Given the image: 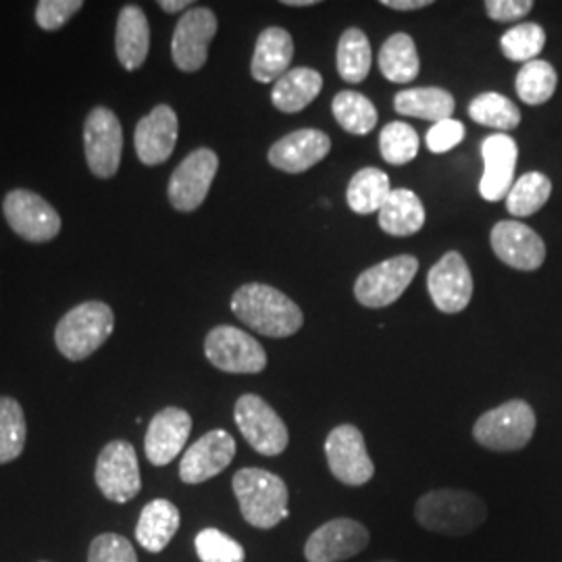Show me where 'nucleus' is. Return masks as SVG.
Returning <instances> with one entry per match:
<instances>
[{
	"instance_id": "2f4dec72",
	"label": "nucleus",
	"mask_w": 562,
	"mask_h": 562,
	"mask_svg": "<svg viewBox=\"0 0 562 562\" xmlns=\"http://www.w3.org/2000/svg\"><path fill=\"white\" fill-rule=\"evenodd\" d=\"M334 117L352 136H367L378 125L375 104L352 90H341L331 102Z\"/></svg>"
},
{
	"instance_id": "f3484780",
	"label": "nucleus",
	"mask_w": 562,
	"mask_h": 562,
	"mask_svg": "<svg viewBox=\"0 0 562 562\" xmlns=\"http://www.w3.org/2000/svg\"><path fill=\"white\" fill-rule=\"evenodd\" d=\"M429 296L442 313L454 315L469 306L473 299V276L461 252H446L440 261L429 269L427 276Z\"/></svg>"
},
{
	"instance_id": "cd10ccee",
	"label": "nucleus",
	"mask_w": 562,
	"mask_h": 562,
	"mask_svg": "<svg viewBox=\"0 0 562 562\" xmlns=\"http://www.w3.org/2000/svg\"><path fill=\"white\" fill-rule=\"evenodd\" d=\"M457 101L454 97L443 88H408L402 90L394 99V109L406 115L438 123L450 120L454 113Z\"/></svg>"
},
{
	"instance_id": "412c9836",
	"label": "nucleus",
	"mask_w": 562,
	"mask_h": 562,
	"mask_svg": "<svg viewBox=\"0 0 562 562\" xmlns=\"http://www.w3.org/2000/svg\"><path fill=\"white\" fill-rule=\"evenodd\" d=\"M494 255L508 267L519 271H536L546 259V244L529 225L521 222H501L492 234Z\"/></svg>"
},
{
	"instance_id": "f704fd0d",
	"label": "nucleus",
	"mask_w": 562,
	"mask_h": 562,
	"mask_svg": "<svg viewBox=\"0 0 562 562\" xmlns=\"http://www.w3.org/2000/svg\"><path fill=\"white\" fill-rule=\"evenodd\" d=\"M469 117L501 132L515 130L521 123V111L515 102L498 92H483L469 102Z\"/></svg>"
},
{
	"instance_id": "a18cd8bd",
	"label": "nucleus",
	"mask_w": 562,
	"mask_h": 562,
	"mask_svg": "<svg viewBox=\"0 0 562 562\" xmlns=\"http://www.w3.org/2000/svg\"><path fill=\"white\" fill-rule=\"evenodd\" d=\"M159 7L165 13H181V11L186 13L188 9L194 7V2H190V0H161Z\"/></svg>"
},
{
	"instance_id": "20e7f679",
	"label": "nucleus",
	"mask_w": 562,
	"mask_h": 562,
	"mask_svg": "<svg viewBox=\"0 0 562 562\" xmlns=\"http://www.w3.org/2000/svg\"><path fill=\"white\" fill-rule=\"evenodd\" d=\"M232 487L240 504L241 517L248 525L257 529H273L288 519L290 492L280 475L248 467L234 475Z\"/></svg>"
},
{
	"instance_id": "0eeeda50",
	"label": "nucleus",
	"mask_w": 562,
	"mask_h": 562,
	"mask_svg": "<svg viewBox=\"0 0 562 562\" xmlns=\"http://www.w3.org/2000/svg\"><path fill=\"white\" fill-rule=\"evenodd\" d=\"M204 355L223 373L257 375L267 367V352L240 327L217 325L204 338Z\"/></svg>"
},
{
	"instance_id": "6ab92c4d",
	"label": "nucleus",
	"mask_w": 562,
	"mask_h": 562,
	"mask_svg": "<svg viewBox=\"0 0 562 562\" xmlns=\"http://www.w3.org/2000/svg\"><path fill=\"white\" fill-rule=\"evenodd\" d=\"M192 431V417L178 406H167L159 411L146 429L144 452L155 467H165L176 461Z\"/></svg>"
},
{
	"instance_id": "c9c22d12",
	"label": "nucleus",
	"mask_w": 562,
	"mask_h": 562,
	"mask_svg": "<svg viewBox=\"0 0 562 562\" xmlns=\"http://www.w3.org/2000/svg\"><path fill=\"white\" fill-rule=\"evenodd\" d=\"M559 76L550 63L542 59L525 63L517 74V94L525 104H543L550 101L557 92Z\"/></svg>"
},
{
	"instance_id": "aec40b11",
	"label": "nucleus",
	"mask_w": 562,
	"mask_h": 562,
	"mask_svg": "<svg viewBox=\"0 0 562 562\" xmlns=\"http://www.w3.org/2000/svg\"><path fill=\"white\" fill-rule=\"evenodd\" d=\"M483 176L480 194L483 201L498 202L506 199L515 183V167L519 159L517 142L508 134H492L482 142Z\"/></svg>"
},
{
	"instance_id": "6e6552de",
	"label": "nucleus",
	"mask_w": 562,
	"mask_h": 562,
	"mask_svg": "<svg viewBox=\"0 0 562 562\" xmlns=\"http://www.w3.org/2000/svg\"><path fill=\"white\" fill-rule=\"evenodd\" d=\"M2 215L7 225L21 240L32 244L55 240L63 227L57 209L38 192L25 188H15L7 192L2 201Z\"/></svg>"
},
{
	"instance_id": "2eb2a0df",
	"label": "nucleus",
	"mask_w": 562,
	"mask_h": 562,
	"mask_svg": "<svg viewBox=\"0 0 562 562\" xmlns=\"http://www.w3.org/2000/svg\"><path fill=\"white\" fill-rule=\"evenodd\" d=\"M371 542V533L361 521L331 519L317 527L304 543L308 562H341L361 554Z\"/></svg>"
},
{
	"instance_id": "423d86ee",
	"label": "nucleus",
	"mask_w": 562,
	"mask_h": 562,
	"mask_svg": "<svg viewBox=\"0 0 562 562\" xmlns=\"http://www.w3.org/2000/svg\"><path fill=\"white\" fill-rule=\"evenodd\" d=\"M83 155L88 169L99 180L117 176L123 155V125L109 106H94L83 121Z\"/></svg>"
},
{
	"instance_id": "49530a36",
	"label": "nucleus",
	"mask_w": 562,
	"mask_h": 562,
	"mask_svg": "<svg viewBox=\"0 0 562 562\" xmlns=\"http://www.w3.org/2000/svg\"><path fill=\"white\" fill-rule=\"evenodd\" d=\"M285 7H313L317 4V0H283Z\"/></svg>"
},
{
	"instance_id": "39448f33",
	"label": "nucleus",
	"mask_w": 562,
	"mask_h": 562,
	"mask_svg": "<svg viewBox=\"0 0 562 562\" xmlns=\"http://www.w3.org/2000/svg\"><path fill=\"white\" fill-rule=\"evenodd\" d=\"M536 411L525 401H508L483 413L473 425L475 442L494 452H515L536 434Z\"/></svg>"
},
{
	"instance_id": "de8ad7c7",
	"label": "nucleus",
	"mask_w": 562,
	"mask_h": 562,
	"mask_svg": "<svg viewBox=\"0 0 562 562\" xmlns=\"http://www.w3.org/2000/svg\"><path fill=\"white\" fill-rule=\"evenodd\" d=\"M378 562H396V561H378Z\"/></svg>"
},
{
	"instance_id": "4468645a",
	"label": "nucleus",
	"mask_w": 562,
	"mask_h": 562,
	"mask_svg": "<svg viewBox=\"0 0 562 562\" xmlns=\"http://www.w3.org/2000/svg\"><path fill=\"white\" fill-rule=\"evenodd\" d=\"M325 457L331 475L344 485L359 487L375 475V464L367 452L364 436L355 425L346 423L329 431L325 440Z\"/></svg>"
},
{
	"instance_id": "09e8293b",
	"label": "nucleus",
	"mask_w": 562,
	"mask_h": 562,
	"mask_svg": "<svg viewBox=\"0 0 562 562\" xmlns=\"http://www.w3.org/2000/svg\"><path fill=\"white\" fill-rule=\"evenodd\" d=\"M42 562H46V561H42Z\"/></svg>"
},
{
	"instance_id": "b1692460",
	"label": "nucleus",
	"mask_w": 562,
	"mask_h": 562,
	"mask_svg": "<svg viewBox=\"0 0 562 562\" xmlns=\"http://www.w3.org/2000/svg\"><path fill=\"white\" fill-rule=\"evenodd\" d=\"M294 59V41L292 34L283 27H267L259 34L255 55L250 63L252 78L261 83L278 81L290 71Z\"/></svg>"
},
{
	"instance_id": "c85d7f7f",
	"label": "nucleus",
	"mask_w": 562,
	"mask_h": 562,
	"mask_svg": "<svg viewBox=\"0 0 562 562\" xmlns=\"http://www.w3.org/2000/svg\"><path fill=\"white\" fill-rule=\"evenodd\" d=\"M380 69L383 78L394 83H408L419 76L422 60L417 46L408 34L398 32L383 42L380 50Z\"/></svg>"
},
{
	"instance_id": "72a5a7b5",
	"label": "nucleus",
	"mask_w": 562,
	"mask_h": 562,
	"mask_svg": "<svg viewBox=\"0 0 562 562\" xmlns=\"http://www.w3.org/2000/svg\"><path fill=\"white\" fill-rule=\"evenodd\" d=\"M552 194V181L540 171H529L515 180L506 194V209L513 217L536 215Z\"/></svg>"
},
{
	"instance_id": "ddd939ff",
	"label": "nucleus",
	"mask_w": 562,
	"mask_h": 562,
	"mask_svg": "<svg viewBox=\"0 0 562 562\" xmlns=\"http://www.w3.org/2000/svg\"><path fill=\"white\" fill-rule=\"evenodd\" d=\"M419 271L413 255H401L362 271L355 283V296L367 308H383L401 299Z\"/></svg>"
},
{
	"instance_id": "473e14b6",
	"label": "nucleus",
	"mask_w": 562,
	"mask_h": 562,
	"mask_svg": "<svg viewBox=\"0 0 562 562\" xmlns=\"http://www.w3.org/2000/svg\"><path fill=\"white\" fill-rule=\"evenodd\" d=\"M27 442L23 406L11 396H0V464L18 461Z\"/></svg>"
},
{
	"instance_id": "e433bc0d",
	"label": "nucleus",
	"mask_w": 562,
	"mask_h": 562,
	"mask_svg": "<svg viewBox=\"0 0 562 562\" xmlns=\"http://www.w3.org/2000/svg\"><path fill=\"white\" fill-rule=\"evenodd\" d=\"M380 150L390 165H406L419 155V134L404 121H392L380 134Z\"/></svg>"
},
{
	"instance_id": "4c0bfd02",
	"label": "nucleus",
	"mask_w": 562,
	"mask_h": 562,
	"mask_svg": "<svg viewBox=\"0 0 562 562\" xmlns=\"http://www.w3.org/2000/svg\"><path fill=\"white\" fill-rule=\"evenodd\" d=\"M543 44H546V32L538 23H519L508 32H504L501 38L504 57L522 65L529 60H536L543 50Z\"/></svg>"
},
{
	"instance_id": "bb28decb",
	"label": "nucleus",
	"mask_w": 562,
	"mask_h": 562,
	"mask_svg": "<svg viewBox=\"0 0 562 562\" xmlns=\"http://www.w3.org/2000/svg\"><path fill=\"white\" fill-rule=\"evenodd\" d=\"M322 90L323 78L319 71L311 67H296L276 81L271 102L281 113H299L315 101Z\"/></svg>"
},
{
	"instance_id": "dca6fc26",
	"label": "nucleus",
	"mask_w": 562,
	"mask_h": 562,
	"mask_svg": "<svg viewBox=\"0 0 562 562\" xmlns=\"http://www.w3.org/2000/svg\"><path fill=\"white\" fill-rule=\"evenodd\" d=\"M236 440L225 429H213L192 443L180 461L181 482L199 485L223 473L236 457Z\"/></svg>"
},
{
	"instance_id": "7ed1b4c3",
	"label": "nucleus",
	"mask_w": 562,
	"mask_h": 562,
	"mask_svg": "<svg viewBox=\"0 0 562 562\" xmlns=\"http://www.w3.org/2000/svg\"><path fill=\"white\" fill-rule=\"evenodd\" d=\"M115 329V313L102 301H86L69 308L55 327V346L67 361L90 359Z\"/></svg>"
},
{
	"instance_id": "58836bf2",
	"label": "nucleus",
	"mask_w": 562,
	"mask_h": 562,
	"mask_svg": "<svg viewBox=\"0 0 562 562\" xmlns=\"http://www.w3.org/2000/svg\"><path fill=\"white\" fill-rule=\"evenodd\" d=\"M196 554L202 562H244L246 550L240 542L215 527H206L196 536Z\"/></svg>"
},
{
	"instance_id": "f03ea898",
	"label": "nucleus",
	"mask_w": 562,
	"mask_h": 562,
	"mask_svg": "<svg viewBox=\"0 0 562 562\" xmlns=\"http://www.w3.org/2000/svg\"><path fill=\"white\" fill-rule=\"evenodd\" d=\"M415 521L431 533L462 538L487 521V504L467 490H431L415 504Z\"/></svg>"
},
{
	"instance_id": "4be33fe9",
	"label": "nucleus",
	"mask_w": 562,
	"mask_h": 562,
	"mask_svg": "<svg viewBox=\"0 0 562 562\" xmlns=\"http://www.w3.org/2000/svg\"><path fill=\"white\" fill-rule=\"evenodd\" d=\"M331 150V140L322 130H296L269 148V162L285 173H302L322 162Z\"/></svg>"
},
{
	"instance_id": "f8f14e48",
	"label": "nucleus",
	"mask_w": 562,
	"mask_h": 562,
	"mask_svg": "<svg viewBox=\"0 0 562 562\" xmlns=\"http://www.w3.org/2000/svg\"><path fill=\"white\" fill-rule=\"evenodd\" d=\"M220 21L209 7L188 9L176 23L171 59L183 74H196L209 60V46L217 36Z\"/></svg>"
},
{
	"instance_id": "c756f323",
	"label": "nucleus",
	"mask_w": 562,
	"mask_h": 562,
	"mask_svg": "<svg viewBox=\"0 0 562 562\" xmlns=\"http://www.w3.org/2000/svg\"><path fill=\"white\" fill-rule=\"evenodd\" d=\"M392 188L390 178L378 167H364L348 183L346 201L348 206L359 215L380 213L383 202L387 201Z\"/></svg>"
},
{
	"instance_id": "1a4fd4ad",
	"label": "nucleus",
	"mask_w": 562,
	"mask_h": 562,
	"mask_svg": "<svg viewBox=\"0 0 562 562\" xmlns=\"http://www.w3.org/2000/svg\"><path fill=\"white\" fill-rule=\"evenodd\" d=\"M234 419L241 438L262 457H280L290 443L288 427L269 402L257 394H244L234 406Z\"/></svg>"
},
{
	"instance_id": "37998d69",
	"label": "nucleus",
	"mask_w": 562,
	"mask_h": 562,
	"mask_svg": "<svg viewBox=\"0 0 562 562\" xmlns=\"http://www.w3.org/2000/svg\"><path fill=\"white\" fill-rule=\"evenodd\" d=\"M533 9L531 0H487L485 13L487 18L501 23H510L525 18Z\"/></svg>"
},
{
	"instance_id": "a211bd4d",
	"label": "nucleus",
	"mask_w": 562,
	"mask_h": 562,
	"mask_svg": "<svg viewBox=\"0 0 562 562\" xmlns=\"http://www.w3.org/2000/svg\"><path fill=\"white\" fill-rule=\"evenodd\" d=\"M180 136L178 113L169 104H157L144 115L134 132V148L146 167H157L169 161Z\"/></svg>"
},
{
	"instance_id": "5701e85b",
	"label": "nucleus",
	"mask_w": 562,
	"mask_h": 562,
	"mask_svg": "<svg viewBox=\"0 0 562 562\" xmlns=\"http://www.w3.org/2000/svg\"><path fill=\"white\" fill-rule=\"evenodd\" d=\"M150 50V25L144 9L125 4L117 15L115 55L125 71H138Z\"/></svg>"
},
{
	"instance_id": "ea45409f",
	"label": "nucleus",
	"mask_w": 562,
	"mask_h": 562,
	"mask_svg": "<svg viewBox=\"0 0 562 562\" xmlns=\"http://www.w3.org/2000/svg\"><path fill=\"white\" fill-rule=\"evenodd\" d=\"M88 562H138V554L134 543L120 533H101L90 543Z\"/></svg>"
},
{
	"instance_id": "9b49d317",
	"label": "nucleus",
	"mask_w": 562,
	"mask_h": 562,
	"mask_svg": "<svg viewBox=\"0 0 562 562\" xmlns=\"http://www.w3.org/2000/svg\"><path fill=\"white\" fill-rule=\"evenodd\" d=\"M220 171V157L215 150L202 146L192 150L176 167L167 186V199L180 213H192L206 201L215 176Z\"/></svg>"
},
{
	"instance_id": "a878e982",
	"label": "nucleus",
	"mask_w": 562,
	"mask_h": 562,
	"mask_svg": "<svg viewBox=\"0 0 562 562\" xmlns=\"http://www.w3.org/2000/svg\"><path fill=\"white\" fill-rule=\"evenodd\" d=\"M378 215H380V227L383 232L390 236H396V238L413 236V234L422 232V227L425 225V209H423L422 199L413 190H406V188L392 190Z\"/></svg>"
},
{
	"instance_id": "a19ab883",
	"label": "nucleus",
	"mask_w": 562,
	"mask_h": 562,
	"mask_svg": "<svg viewBox=\"0 0 562 562\" xmlns=\"http://www.w3.org/2000/svg\"><path fill=\"white\" fill-rule=\"evenodd\" d=\"M83 9V0H41L34 18L44 32H59L65 23L76 18Z\"/></svg>"
},
{
	"instance_id": "c03bdc74",
	"label": "nucleus",
	"mask_w": 562,
	"mask_h": 562,
	"mask_svg": "<svg viewBox=\"0 0 562 562\" xmlns=\"http://www.w3.org/2000/svg\"><path fill=\"white\" fill-rule=\"evenodd\" d=\"M382 4L387 9H396V11H415V9L429 7L431 0H382Z\"/></svg>"
},
{
	"instance_id": "f257e3e1",
	"label": "nucleus",
	"mask_w": 562,
	"mask_h": 562,
	"mask_svg": "<svg viewBox=\"0 0 562 562\" xmlns=\"http://www.w3.org/2000/svg\"><path fill=\"white\" fill-rule=\"evenodd\" d=\"M232 313L267 338H290L304 323L302 308L278 288L244 283L232 296Z\"/></svg>"
},
{
	"instance_id": "9d476101",
	"label": "nucleus",
	"mask_w": 562,
	"mask_h": 562,
	"mask_svg": "<svg viewBox=\"0 0 562 562\" xmlns=\"http://www.w3.org/2000/svg\"><path fill=\"white\" fill-rule=\"evenodd\" d=\"M94 482L102 496L111 503L125 504L134 501L142 490L136 448L125 440L106 443L97 459Z\"/></svg>"
},
{
	"instance_id": "7c9ffc66",
	"label": "nucleus",
	"mask_w": 562,
	"mask_h": 562,
	"mask_svg": "<svg viewBox=\"0 0 562 562\" xmlns=\"http://www.w3.org/2000/svg\"><path fill=\"white\" fill-rule=\"evenodd\" d=\"M371 44L359 27H350L341 34L338 42V55L336 67L344 81L348 83H361L371 71Z\"/></svg>"
},
{
	"instance_id": "393cba45",
	"label": "nucleus",
	"mask_w": 562,
	"mask_h": 562,
	"mask_svg": "<svg viewBox=\"0 0 562 562\" xmlns=\"http://www.w3.org/2000/svg\"><path fill=\"white\" fill-rule=\"evenodd\" d=\"M180 522V508L171 501L157 498L142 508L136 525V540L144 550L159 554L176 538Z\"/></svg>"
},
{
	"instance_id": "79ce46f5",
	"label": "nucleus",
	"mask_w": 562,
	"mask_h": 562,
	"mask_svg": "<svg viewBox=\"0 0 562 562\" xmlns=\"http://www.w3.org/2000/svg\"><path fill=\"white\" fill-rule=\"evenodd\" d=\"M464 138V125L459 120H442L438 121L436 125H431V130L427 132L425 142L427 148L436 155H443L452 148H457Z\"/></svg>"
}]
</instances>
